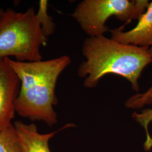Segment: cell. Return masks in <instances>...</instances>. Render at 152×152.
Listing matches in <instances>:
<instances>
[{"instance_id":"cell-2","label":"cell","mask_w":152,"mask_h":152,"mask_svg":"<svg viewBox=\"0 0 152 152\" xmlns=\"http://www.w3.org/2000/svg\"><path fill=\"white\" fill-rule=\"evenodd\" d=\"M149 48L127 45L104 35L86 38L82 46L85 58L80 65L77 75L84 79L83 86L95 88L104 76H121L138 92L139 80L147 65L152 62Z\"/></svg>"},{"instance_id":"cell-12","label":"cell","mask_w":152,"mask_h":152,"mask_svg":"<svg viewBox=\"0 0 152 152\" xmlns=\"http://www.w3.org/2000/svg\"><path fill=\"white\" fill-rule=\"evenodd\" d=\"M149 54H150V55H151V58H152V46L151 48H149Z\"/></svg>"},{"instance_id":"cell-9","label":"cell","mask_w":152,"mask_h":152,"mask_svg":"<svg viewBox=\"0 0 152 152\" xmlns=\"http://www.w3.org/2000/svg\"><path fill=\"white\" fill-rule=\"evenodd\" d=\"M48 1L40 0L38 2V10L36 12V15L43 32L49 37L54 33L55 24L52 17L48 14Z\"/></svg>"},{"instance_id":"cell-7","label":"cell","mask_w":152,"mask_h":152,"mask_svg":"<svg viewBox=\"0 0 152 152\" xmlns=\"http://www.w3.org/2000/svg\"><path fill=\"white\" fill-rule=\"evenodd\" d=\"M14 126L23 152H51L49 145L50 140L59 131L72 127L73 124H67L60 130L48 134L39 133L34 124H27L22 121H15Z\"/></svg>"},{"instance_id":"cell-8","label":"cell","mask_w":152,"mask_h":152,"mask_svg":"<svg viewBox=\"0 0 152 152\" xmlns=\"http://www.w3.org/2000/svg\"><path fill=\"white\" fill-rule=\"evenodd\" d=\"M0 152H23L14 124L0 128Z\"/></svg>"},{"instance_id":"cell-10","label":"cell","mask_w":152,"mask_h":152,"mask_svg":"<svg viewBox=\"0 0 152 152\" xmlns=\"http://www.w3.org/2000/svg\"><path fill=\"white\" fill-rule=\"evenodd\" d=\"M132 117L144 128L147 135L144 147L146 151H149L152 147V138L148 131V126L152 122V109H144L140 113L134 112L132 115Z\"/></svg>"},{"instance_id":"cell-1","label":"cell","mask_w":152,"mask_h":152,"mask_svg":"<svg viewBox=\"0 0 152 152\" xmlns=\"http://www.w3.org/2000/svg\"><path fill=\"white\" fill-rule=\"evenodd\" d=\"M19 77L20 86L15 104L16 113L33 121L49 126L58 122L54 107L58 103L55 89L58 78L71 64L69 56L36 61L4 59Z\"/></svg>"},{"instance_id":"cell-6","label":"cell","mask_w":152,"mask_h":152,"mask_svg":"<svg viewBox=\"0 0 152 152\" xmlns=\"http://www.w3.org/2000/svg\"><path fill=\"white\" fill-rule=\"evenodd\" d=\"M124 26L109 31L110 38L122 44L133 45L140 47L151 48L152 46V1L147 10L138 20L136 26L125 32Z\"/></svg>"},{"instance_id":"cell-11","label":"cell","mask_w":152,"mask_h":152,"mask_svg":"<svg viewBox=\"0 0 152 152\" xmlns=\"http://www.w3.org/2000/svg\"><path fill=\"white\" fill-rule=\"evenodd\" d=\"M152 104V87L143 93H137L126 102V107L132 109L140 108L145 105Z\"/></svg>"},{"instance_id":"cell-13","label":"cell","mask_w":152,"mask_h":152,"mask_svg":"<svg viewBox=\"0 0 152 152\" xmlns=\"http://www.w3.org/2000/svg\"><path fill=\"white\" fill-rule=\"evenodd\" d=\"M4 11V10H3L2 9H1L0 8V15H1V14L3 12V11Z\"/></svg>"},{"instance_id":"cell-5","label":"cell","mask_w":152,"mask_h":152,"mask_svg":"<svg viewBox=\"0 0 152 152\" xmlns=\"http://www.w3.org/2000/svg\"><path fill=\"white\" fill-rule=\"evenodd\" d=\"M20 82L11 66L0 59V128L13 125Z\"/></svg>"},{"instance_id":"cell-3","label":"cell","mask_w":152,"mask_h":152,"mask_svg":"<svg viewBox=\"0 0 152 152\" xmlns=\"http://www.w3.org/2000/svg\"><path fill=\"white\" fill-rule=\"evenodd\" d=\"M31 7L23 12L7 9L0 15V59L15 58L19 61L42 60V46L48 37L44 34Z\"/></svg>"},{"instance_id":"cell-4","label":"cell","mask_w":152,"mask_h":152,"mask_svg":"<svg viewBox=\"0 0 152 152\" xmlns=\"http://www.w3.org/2000/svg\"><path fill=\"white\" fill-rule=\"evenodd\" d=\"M149 4L148 0H83L72 16L88 37H97L109 31L106 22L110 17L129 23L139 20Z\"/></svg>"}]
</instances>
